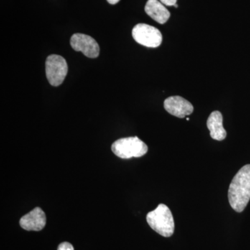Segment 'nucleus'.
Masks as SVG:
<instances>
[{"label": "nucleus", "instance_id": "obj_1", "mask_svg": "<svg viewBox=\"0 0 250 250\" xmlns=\"http://www.w3.org/2000/svg\"><path fill=\"white\" fill-rule=\"evenodd\" d=\"M231 208L238 213L244 210L250 200V165L240 169L233 177L228 190Z\"/></svg>", "mask_w": 250, "mask_h": 250}, {"label": "nucleus", "instance_id": "obj_2", "mask_svg": "<svg viewBox=\"0 0 250 250\" xmlns=\"http://www.w3.org/2000/svg\"><path fill=\"white\" fill-rule=\"evenodd\" d=\"M148 225L156 233L164 237L172 236L174 231L173 215L170 208L164 204L147 215Z\"/></svg>", "mask_w": 250, "mask_h": 250}, {"label": "nucleus", "instance_id": "obj_3", "mask_svg": "<svg viewBox=\"0 0 250 250\" xmlns=\"http://www.w3.org/2000/svg\"><path fill=\"white\" fill-rule=\"evenodd\" d=\"M112 152L121 159H128L132 157H141L148 151V147L137 136L123 138L113 143Z\"/></svg>", "mask_w": 250, "mask_h": 250}, {"label": "nucleus", "instance_id": "obj_4", "mask_svg": "<svg viewBox=\"0 0 250 250\" xmlns=\"http://www.w3.org/2000/svg\"><path fill=\"white\" fill-rule=\"evenodd\" d=\"M45 70L49 83L53 86H59L65 80L68 66L65 59L57 54H52L46 60Z\"/></svg>", "mask_w": 250, "mask_h": 250}, {"label": "nucleus", "instance_id": "obj_5", "mask_svg": "<svg viewBox=\"0 0 250 250\" xmlns=\"http://www.w3.org/2000/svg\"><path fill=\"white\" fill-rule=\"evenodd\" d=\"M132 36L138 43L147 47H159L162 42L161 31L147 24H138L132 30Z\"/></svg>", "mask_w": 250, "mask_h": 250}, {"label": "nucleus", "instance_id": "obj_6", "mask_svg": "<svg viewBox=\"0 0 250 250\" xmlns=\"http://www.w3.org/2000/svg\"><path fill=\"white\" fill-rule=\"evenodd\" d=\"M70 45L77 52H82L88 58H97L100 54L98 42L90 36L75 34L70 39Z\"/></svg>", "mask_w": 250, "mask_h": 250}, {"label": "nucleus", "instance_id": "obj_7", "mask_svg": "<svg viewBox=\"0 0 250 250\" xmlns=\"http://www.w3.org/2000/svg\"><path fill=\"white\" fill-rule=\"evenodd\" d=\"M164 108L170 114L179 118L189 116L194 110L192 104L180 96H172L166 99Z\"/></svg>", "mask_w": 250, "mask_h": 250}, {"label": "nucleus", "instance_id": "obj_8", "mask_svg": "<svg viewBox=\"0 0 250 250\" xmlns=\"http://www.w3.org/2000/svg\"><path fill=\"white\" fill-rule=\"evenodd\" d=\"M45 213L40 207H36L20 220L21 228L27 231H41L45 228Z\"/></svg>", "mask_w": 250, "mask_h": 250}, {"label": "nucleus", "instance_id": "obj_9", "mask_svg": "<svg viewBox=\"0 0 250 250\" xmlns=\"http://www.w3.org/2000/svg\"><path fill=\"white\" fill-rule=\"evenodd\" d=\"M145 11L146 14L159 24H165L170 17V13L159 0H148Z\"/></svg>", "mask_w": 250, "mask_h": 250}, {"label": "nucleus", "instance_id": "obj_10", "mask_svg": "<svg viewBox=\"0 0 250 250\" xmlns=\"http://www.w3.org/2000/svg\"><path fill=\"white\" fill-rule=\"evenodd\" d=\"M223 117L220 111H215L210 113L207 120V127L209 129L210 137L221 141L226 138L227 131L224 128Z\"/></svg>", "mask_w": 250, "mask_h": 250}, {"label": "nucleus", "instance_id": "obj_11", "mask_svg": "<svg viewBox=\"0 0 250 250\" xmlns=\"http://www.w3.org/2000/svg\"><path fill=\"white\" fill-rule=\"evenodd\" d=\"M57 250H74L73 246L71 243H68V242H63V243H61L58 246V249Z\"/></svg>", "mask_w": 250, "mask_h": 250}, {"label": "nucleus", "instance_id": "obj_12", "mask_svg": "<svg viewBox=\"0 0 250 250\" xmlns=\"http://www.w3.org/2000/svg\"><path fill=\"white\" fill-rule=\"evenodd\" d=\"M163 4L166 6H174V4H177V0H159Z\"/></svg>", "mask_w": 250, "mask_h": 250}, {"label": "nucleus", "instance_id": "obj_13", "mask_svg": "<svg viewBox=\"0 0 250 250\" xmlns=\"http://www.w3.org/2000/svg\"><path fill=\"white\" fill-rule=\"evenodd\" d=\"M121 0H107V1L111 4H116L117 3L119 2Z\"/></svg>", "mask_w": 250, "mask_h": 250}, {"label": "nucleus", "instance_id": "obj_14", "mask_svg": "<svg viewBox=\"0 0 250 250\" xmlns=\"http://www.w3.org/2000/svg\"><path fill=\"white\" fill-rule=\"evenodd\" d=\"M174 7L175 8H178V5L177 4L174 5Z\"/></svg>", "mask_w": 250, "mask_h": 250}]
</instances>
